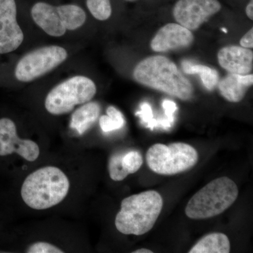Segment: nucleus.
Segmentation results:
<instances>
[{"label": "nucleus", "instance_id": "nucleus-1", "mask_svg": "<svg viewBox=\"0 0 253 253\" xmlns=\"http://www.w3.org/2000/svg\"><path fill=\"white\" fill-rule=\"evenodd\" d=\"M133 77L143 85L162 91L181 100H189L194 87L175 63L163 56H152L138 63Z\"/></svg>", "mask_w": 253, "mask_h": 253}, {"label": "nucleus", "instance_id": "nucleus-2", "mask_svg": "<svg viewBox=\"0 0 253 253\" xmlns=\"http://www.w3.org/2000/svg\"><path fill=\"white\" fill-rule=\"evenodd\" d=\"M70 181L59 168L46 166L32 172L23 181L21 197L32 209L43 211L62 202L68 195Z\"/></svg>", "mask_w": 253, "mask_h": 253}, {"label": "nucleus", "instance_id": "nucleus-3", "mask_svg": "<svg viewBox=\"0 0 253 253\" xmlns=\"http://www.w3.org/2000/svg\"><path fill=\"white\" fill-rule=\"evenodd\" d=\"M163 206L161 195L147 191L123 200L115 219L116 229L126 235L141 236L149 232L156 224Z\"/></svg>", "mask_w": 253, "mask_h": 253}, {"label": "nucleus", "instance_id": "nucleus-4", "mask_svg": "<svg viewBox=\"0 0 253 253\" xmlns=\"http://www.w3.org/2000/svg\"><path fill=\"white\" fill-rule=\"evenodd\" d=\"M239 196V189L227 176L217 178L199 190L189 200L185 209L190 219L215 217L232 206Z\"/></svg>", "mask_w": 253, "mask_h": 253}, {"label": "nucleus", "instance_id": "nucleus-5", "mask_svg": "<svg viewBox=\"0 0 253 253\" xmlns=\"http://www.w3.org/2000/svg\"><path fill=\"white\" fill-rule=\"evenodd\" d=\"M146 162L153 172L163 175H174L189 170L199 161L197 151L186 143L169 146L156 144L146 153Z\"/></svg>", "mask_w": 253, "mask_h": 253}, {"label": "nucleus", "instance_id": "nucleus-6", "mask_svg": "<svg viewBox=\"0 0 253 253\" xmlns=\"http://www.w3.org/2000/svg\"><path fill=\"white\" fill-rule=\"evenodd\" d=\"M31 15L36 24L53 37H61L66 31L78 29L86 21L84 10L75 4L54 6L38 2L32 8Z\"/></svg>", "mask_w": 253, "mask_h": 253}, {"label": "nucleus", "instance_id": "nucleus-7", "mask_svg": "<svg viewBox=\"0 0 253 253\" xmlns=\"http://www.w3.org/2000/svg\"><path fill=\"white\" fill-rule=\"evenodd\" d=\"M96 93V84L85 76L66 80L53 88L46 96V111L54 116L71 112L78 105L90 101Z\"/></svg>", "mask_w": 253, "mask_h": 253}, {"label": "nucleus", "instance_id": "nucleus-8", "mask_svg": "<svg viewBox=\"0 0 253 253\" xmlns=\"http://www.w3.org/2000/svg\"><path fill=\"white\" fill-rule=\"evenodd\" d=\"M67 57V51L59 46H44L33 50L18 61L15 76L18 81L29 83L52 71Z\"/></svg>", "mask_w": 253, "mask_h": 253}, {"label": "nucleus", "instance_id": "nucleus-9", "mask_svg": "<svg viewBox=\"0 0 253 253\" xmlns=\"http://www.w3.org/2000/svg\"><path fill=\"white\" fill-rule=\"evenodd\" d=\"M218 0H179L173 9L176 22L189 31H196L221 9Z\"/></svg>", "mask_w": 253, "mask_h": 253}, {"label": "nucleus", "instance_id": "nucleus-10", "mask_svg": "<svg viewBox=\"0 0 253 253\" xmlns=\"http://www.w3.org/2000/svg\"><path fill=\"white\" fill-rule=\"evenodd\" d=\"M40 147L35 141L21 139L17 134L16 124L7 118L0 119V156L16 154L26 161L33 162L40 156Z\"/></svg>", "mask_w": 253, "mask_h": 253}, {"label": "nucleus", "instance_id": "nucleus-11", "mask_svg": "<svg viewBox=\"0 0 253 253\" xmlns=\"http://www.w3.org/2000/svg\"><path fill=\"white\" fill-rule=\"evenodd\" d=\"M16 14L15 0H0V54L12 52L22 44L24 36Z\"/></svg>", "mask_w": 253, "mask_h": 253}, {"label": "nucleus", "instance_id": "nucleus-12", "mask_svg": "<svg viewBox=\"0 0 253 253\" xmlns=\"http://www.w3.org/2000/svg\"><path fill=\"white\" fill-rule=\"evenodd\" d=\"M194 42V36L189 29L177 23H168L161 28L151 42L156 52L189 47Z\"/></svg>", "mask_w": 253, "mask_h": 253}, {"label": "nucleus", "instance_id": "nucleus-13", "mask_svg": "<svg viewBox=\"0 0 253 253\" xmlns=\"http://www.w3.org/2000/svg\"><path fill=\"white\" fill-rule=\"evenodd\" d=\"M217 59L221 67L229 73L247 75L253 70V52L243 46H224L218 52Z\"/></svg>", "mask_w": 253, "mask_h": 253}, {"label": "nucleus", "instance_id": "nucleus-14", "mask_svg": "<svg viewBox=\"0 0 253 253\" xmlns=\"http://www.w3.org/2000/svg\"><path fill=\"white\" fill-rule=\"evenodd\" d=\"M253 76L229 73L218 82V88L224 99L233 103L240 102L244 99L250 86L253 85Z\"/></svg>", "mask_w": 253, "mask_h": 253}, {"label": "nucleus", "instance_id": "nucleus-15", "mask_svg": "<svg viewBox=\"0 0 253 253\" xmlns=\"http://www.w3.org/2000/svg\"><path fill=\"white\" fill-rule=\"evenodd\" d=\"M100 106L96 102H87L73 113L71 127L76 129L80 135L84 134L97 121Z\"/></svg>", "mask_w": 253, "mask_h": 253}, {"label": "nucleus", "instance_id": "nucleus-16", "mask_svg": "<svg viewBox=\"0 0 253 253\" xmlns=\"http://www.w3.org/2000/svg\"><path fill=\"white\" fill-rule=\"evenodd\" d=\"M229 238L222 233H212L200 239L189 253H229L230 252Z\"/></svg>", "mask_w": 253, "mask_h": 253}, {"label": "nucleus", "instance_id": "nucleus-17", "mask_svg": "<svg viewBox=\"0 0 253 253\" xmlns=\"http://www.w3.org/2000/svg\"><path fill=\"white\" fill-rule=\"evenodd\" d=\"M182 68L186 74L199 75L203 84L208 90L212 91L217 85L219 75L214 68L204 65L192 64V63L188 61H183Z\"/></svg>", "mask_w": 253, "mask_h": 253}, {"label": "nucleus", "instance_id": "nucleus-18", "mask_svg": "<svg viewBox=\"0 0 253 253\" xmlns=\"http://www.w3.org/2000/svg\"><path fill=\"white\" fill-rule=\"evenodd\" d=\"M106 113V116H102L99 119L100 126L104 132L117 130L126 124L122 113L114 106H109Z\"/></svg>", "mask_w": 253, "mask_h": 253}, {"label": "nucleus", "instance_id": "nucleus-19", "mask_svg": "<svg viewBox=\"0 0 253 253\" xmlns=\"http://www.w3.org/2000/svg\"><path fill=\"white\" fill-rule=\"evenodd\" d=\"M86 6L92 16L99 21H106L111 16L110 0H86Z\"/></svg>", "mask_w": 253, "mask_h": 253}, {"label": "nucleus", "instance_id": "nucleus-20", "mask_svg": "<svg viewBox=\"0 0 253 253\" xmlns=\"http://www.w3.org/2000/svg\"><path fill=\"white\" fill-rule=\"evenodd\" d=\"M124 154L118 153L113 154L109 158V172L110 177L113 181H121L129 175L123 167L122 160Z\"/></svg>", "mask_w": 253, "mask_h": 253}, {"label": "nucleus", "instance_id": "nucleus-21", "mask_svg": "<svg viewBox=\"0 0 253 253\" xmlns=\"http://www.w3.org/2000/svg\"><path fill=\"white\" fill-rule=\"evenodd\" d=\"M143 164V158L140 153L131 151L124 154L122 160L123 167L128 174L137 172Z\"/></svg>", "mask_w": 253, "mask_h": 253}, {"label": "nucleus", "instance_id": "nucleus-22", "mask_svg": "<svg viewBox=\"0 0 253 253\" xmlns=\"http://www.w3.org/2000/svg\"><path fill=\"white\" fill-rule=\"evenodd\" d=\"M28 253H63L64 251L49 243L36 242L31 244L26 250Z\"/></svg>", "mask_w": 253, "mask_h": 253}, {"label": "nucleus", "instance_id": "nucleus-23", "mask_svg": "<svg viewBox=\"0 0 253 253\" xmlns=\"http://www.w3.org/2000/svg\"><path fill=\"white\" fill-rule=\"evenodd\" d=\"M136 115L141 118L143 122L146 123L148 127L151 129L158 126V120L154 119L152 109L148 103H143L141 105V111L136 113Z\"/></svg>", "mask_w": 253, "mask_h": 253}, {"label": "nucleus", "instance_id": "nucleus-24", "mask_svg": "<svg viewBox=\"0 0 253 253\" xmlns=\"http://www.w3.org/2000/svg\"><path fill=\"white\" fill-rule=\"evenodd\" d=\"M163 108L165 110L166 117L173 123L174 122V114L177 109L175 103L170 100H165L163 102Z\"/></svg>", "mask_w": 253, "mask_h": 253}, {"label": "nucleus", "instance_id": "nucleus-25", "mask_svg": "<svg viewBox=\"0 0 253 253\" xmlns=\"http://www.w3.org/2000/svg\"><path fill=\"white\" fill-rule=\"evenodd\" d=\"M240 44H241V46L244 48H247V49L253 47V28H251L249 32L241 38V41H240Z\"/></svg>", "mask_w": 253, "mask_h": 253}, {"label": "nucleus", "instance_id": "nucleus-26", "mask_svg": "<svg viewBox=\"0 0 253 253\" xmlns=\"http://www.w3.org/2000/svg\"><path fill=\"white\" fill-rule=\"evenodd\" d=\"M246 14L249 16L250 19H253V2L251 1V2L248 4L247 7L246 9Z\"/></svg>", "mask_w": 253, "mask_h": 253}, {"label": "nucleus", "instance_id": "nucleus-27", "mask_svg": "<svg viewBox=\"0 0 253 253\" xmlns=\"http://www.w3.org/2000/svg\"><path fill=\"white\" fill-rule=\"evenodd\" d=\"M133 253H153V251H150L149 249H141L136 250Z\"/></svg>", "mask_w": 253, "mask_h": 253}, {"label": "nucleus", "instance_id": "nucleus-28", "mask_svg": "<svg viewBox=\"0 0 253 253\" xmlns=\"http://www.w3.org/2000/svg\"><path fill=\"white\" fill-rule=\"evenodd\" d=\"M221 31H224V33H227V31H226L225 28H222V29H221Z\"/></svg>", "mask_w": 253, "mask_h": 253}]
</instances>
